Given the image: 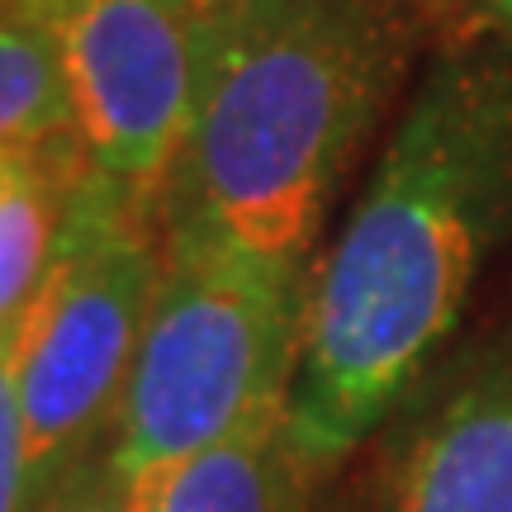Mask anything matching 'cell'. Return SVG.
<instances>
[{"instance_id":"obj_1","label":"cell","mask_w":512,"mask_h":512,"mask_svg":"<svg viewBox=\"0 0 512 512\" xmlns=\"http://www.w3.org/2000/svg\"><path fill=\"white\" fill-rule=\"evenodd\" d=\"M512 252V43L437 38L361 200L309 275L290 422L318 475L399 413Z\"/></svg>"},{"instance_id":"obj_2","label":"cell","mask_w":512,"mask_h":512,"mask_svg":"<svg viewBox=\"0 0 512 512\" xmlns=\"http://www.w3.org/2000/svg\"><path fill=\"white\" fill-rule=\"evenodd\" d=\"M427 38L437 43L432 0H256L214 29L157 200L162 247L313 275L332 200Z\"/></svg>"},{"instance_id":"obj_3","label":"cell","mask_w":512,"mask_h":512,"mask_svg":"<svg viewBox=\"0 0 512 512\" xmlns=\"http://www.w3.org/2000/svg\"><path fill=\"white\" fill-rule=\"evenodd\" d=\"M304 309L309 275L219 247H162L124 399L100 446V470L119 503L275 399H290Z\"/></svg>"},{"instance_id":"obj_4","label":"cell","mask_w":512,"mask_h":512,"mask_svg":"<svg viewBox=\"0 0 512 512\" xmlns=\"http://www.w3.org/2000/svg\"><path fill=\"white\" fill-rule=\"evenodd\" d=\"M157 275V219L86 176L53 275L15 323V389L38 508L100 456Z\"/></svg>"},{"instance_id":"obj_5","label":"cell","mask_w":512,"mask_h":512,"mask_svg":"<svg viewBox=\"0 0 512 512\" xmlns=\"http://www.w3.org/2000/svg\"><path fill=\"white\" fill-rule=\"evenodd\" d=\"M53 24L91 176L157 219L214 34L176 0H38Z\"/></svg>"},{"instance_id":"obj_6","label":"cell","mask_w":512,"mask_h":512,"mask_svg":"<svg viewBox=\"0 0 512 512\" xmlns=\"http://www.w3.org/2000/svg\"><path fill=\"white\" fill-rule=\"evenodd\" d=\"M380 512H512V318L413 422Z\"/></svg>"},{"instance_id":"obj_7","label":"cell","mask_w":512,"mask_h":512,"mask_svg":"<svg viewBox=\"0 0 512 512\" xmlns=\"http://www.w3.org/2000/svg\"><path fill=\"white\" fill-rule=\"evenodd\" d=\"M323 484L294 437L290 399H275L138 498L114 503L119 512H313Z\"/></svg>"},{"instance_id":"obj_8","label":"cell","mask_w":512,"mask_h":512,"mask_svg":"<svg viewBox=\"0 0 512 512\" xmlns=\"http://www.w3.org/2000/svg\"><path fill=\"white\" fill-rule=\"evenodd\" d=\"M86 176L91 166L76 138L0 162V337L15 332L53 275Z\"/></svg>"},{"instance_id":"obj_9","label":"cell","mask_w":512,"mask_h":512,"mask_svg":"<svg viewBox=\"0 0 512 512\" xmlns=\"http://www.w3.org/2000/svg\"><path fill=\"white\" fill-rule=\"evenodd\" d=\"M76 138L62 48L38 0H0V162Z\"/></svg>"},{"instance_id":"obj_10","label":"cell","mask_w":512,"mask_h":512,"mask_svg":"<svg viewBox=\"0 0 512 512\" xmlns=\"http://www.w3.org/2000/svg\"><path fill=\"white\" fill-rule=\"evenodd\" d=\"M0 512H38L29 437L15 389V332L0 337Z\"/></svg>"},{"instance_id":"obj_11","label":"cell","mask_w":512,"mask_h":512,"mask_svg":"<svg viewBox=\"0 0 512 512\" xmlns=\"http://www.w3.org/2000/svg\"><path fill=\"white\" fill-rule=\"evenodd\" d=\"M38 512H119L110 479H105V470H100V456H95L86 470H76V475L67 479V484H62V489H57Z\"/></svg>"},{"instance_id":"obj_12","label":"cell","mask_w":512,"mask_h":512,"mask_svg":"<svg viewBox=\"0 0 512 512\" xmlns=\"http://www.w3.org/2000/svg\"><path fill=\"white\" fill-rule=\"evenodd\" d=\"M176 5H181L190 19H200L204 29L214 34V29H223L228 19H238L242 10H252L256 0H176Z\"/></svg>"},{"instance_id":"obj_13","label":"cell","mask_w":512,"mask_h":512,"mask_svg":"<svg viewBox=\"0 0 512 512\" xmlns=\"http://www.w3.org/2000/svg\"><path fill=\"white\" fill-rule=\"evenodd\" d=\"M432 15H437V38L470 34L479 19V0H432Z\"/></svg>"},{"instance_id":"obj_14","label":"cell","mask_w":512,"mask_h":512,"mask_svg":"<svg viewBox=\"0 0 512 512\" xmlns=\"http://www.w3.org/2000/svg\"><path fill=\"white\" fill-rule=\"evenodd\" d=\"M475 29H489L503 43H512V0H479V19Z\"/></svg>"}]
</instances>
